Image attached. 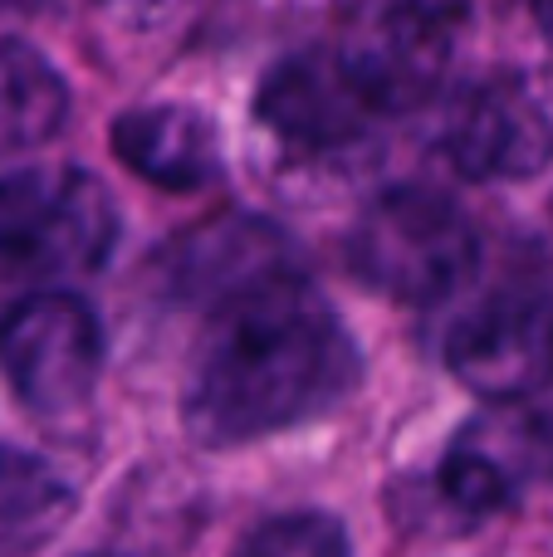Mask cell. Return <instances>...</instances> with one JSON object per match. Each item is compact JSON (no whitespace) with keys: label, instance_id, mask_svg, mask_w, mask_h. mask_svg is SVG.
Instances as JSON below:
<instances>
[{"label":"cell","instance_id":"cell-1","mask_svg":"<svg viewBox=\"0 0 553 557\" xmlns=\"http://www.w3.org/2000/svg\"><path fill=\"white\" fill-rule=\"evenodd\" d=\"M362 352L339 308L294 270L216 298L192 347L182 425L211 450L329 416L358 386Z\"/></svg>","mask_w":553,"mask_h":557},{"label":"cell","instance_id":"cell-2","mask_svg":"<svg viewBox=\"0 0 553 557\" xmlns=\"http://www.w3.org/2000/svg\"><path fill=\"white\" fill-rule=\"evenodd\" d=\"M480 235L451 196L427 186L382 191L348 231V270L362 288L392 304L427 308L470 284Z\"/></svg>","mask_w":553,"mask_h":557},{"label":"cell","instance_id":"cell-3","mask_svg":"<svg viewBox=\"0 0 553 557\" xmlns=\"http://www.w3.org/2000/svg\"><path fill=\"white\" fill-rule=\"evenodd\" d=\"M118 240V206L84 166L0 172V278L54 284L94 274Z\"/></svg>","mask_w":553,"mask_h":557},{"label":"cell","instance_id":"cell-4","mask_svg":"<svg viewBox=\"0 0 553 557\" xmlns=\"http://www.w3.org/2000/svg\"><path fill=\"white\" fill-rule=\"evenodd\" d=\"M456 35V0H353L333 54L378 113H411L446 84Z\"/></svg>","mask_w":553,"mask_h":557},{"label":"cell","instance_id":"cell-5","mask_svg":"<svg viewBox=\"0 0 553 557\" xmlns=\"http://www.w3.org/2000/svg\"><path fill=\"white\" fill-rule=\"evenodd\" d=\"M0 367L29 411L69 416L94 396L103 372L98 313L69 288H39L0 318Z\"/></svg>","mask_w":553,"mask_h":557},{"label":"cell","instance_id":"cell-6","mask_svg":"<svg viewBox=\"0 0 553 557\" xmlns=\"http://www.w3.org/2000/svg\"><path fill=\"white\" fill-rule=\"evenodd\" d=\"M460 386L486 401H525L553 386V288L515 294L466 313L446 337Z\"/></svg>","mask_w":553,"mask_h":557},{"label":"cell","instance_id":"cell-7","mask_svg":"<svg viewBox=\"0 0 553 557\" xmlns=\"http://www.w3.org/2000/svg\"><path fill=\"white\" fill-rule=\"evenodd\" d=\"M441 147L470 182H525L553 166V108L525 78H486L451 103Z\"/></svg>","mask_w":553,"mask_h":557},{"label":"cell","instance_id":"cell-8","mask_svg":"<svg viewBox=\"0 0 553 557\" xmlns=\"http://www.w3.org/2000/svg\"><path fill=\"white\" fill-rule=\"evenodd\" d=\"M549 455V425L519 401H495L480 421H470L446 445L437 465V499L460 523H480L490 513L519 504V494L534 484Z\"/></svg>","mask_w":553,"mask_h":557},{"label":"cell","instance_id":"cell-9","mask_svg":"<svg viewBox=\"0 0 553 557\" xmlns=\"http://www.w3.org/2000/svg\"><path fill=\"white\" fill-rule=\"evenodd\" d=\"M372 117H378V108L348 78L333 45L290 54L265 74L260 94H255V123L265 127V137H274L299 157L343 152L368 133Z\"/></svg>","mask_w":553,"mask_h":557},{"label":"cell","instance_id":"cell-10","mask_svg":"<svg viewBox=\"0 0 553 557\" xmlns=\"http://www.w3.org/2000/svg\"><path fill=\"white\" fill-rule=\"evenodd\" d=\"M113 157L162 191H201L221 176V133L192 103H147L113 117Z\"/></svg>","mask_w":553,"mask_h":557},{"label":"cell","instance_id":"cell-11","mask_svg":"<svg viewBox=\"0 0 553 557\" xmlns=\"http://www.w3.org/2000/svg\"><path fill=\"white\" fill-rule=\"evenodd\" d=\"M274 270H290L284 235L265 221H250V215H225V221L201 225L176 250V284L192 298L201 294L211 304Z\"/></svg>","mask_w":553,"mask_h":557},{"label":"cell","instance_id":"cell-12","mask_svg":"<svg viewBox=\"0 0 553 557\" xmlns=\"http://www.w3.org/2000/svg\"><path fill=\"white\" fill-rule=\"evenodd\" d=\"M69 88L39 49L0 39V162L49 143L64 127Z\"/></svg>","mask_w":553,"mask_h":557},{"label":"cell","instance_id":"cell-13","mask_svg":"<svg viewBox=\"0 0 553 557\" xmlns=\"http://www.w3.org/2000/svg\"><path fill=\"white\" fill-rule=\"evenodd\" d=\"M69 504H74V494L54 465L20 450V445H0V529L54 523Z\"/></svg>","mask_w":553,"mask_h":557},{"label":"cell","instance_id":"cell-14","mask_svg":"<svg viewBox=\"0 0 553 557\" xmlns=\"http://www.w3.org/2000/svg\"><path fill=\"white\" fill-rule=\"evenodd\" d=\"M241 548L255 557H339L348 553V533L329 513H284L245 533Z\"/></svg>","mask_w":553,"mask_h":557},{"label":"cell","instance_id":"cell-15","mask_svg":"<svg viewBox=\"0 0 553 557\" xmlns=\"http://www.w3.org/2000/svg\"><path fill=\"white\" fill-rule=\"evenodd\" d=\"M39 5H49V0H0V15H29Z\"/></svg>","mask_w":553,"mask_h":557},{"label":"cell","instance_id":"cell-16","mask_svg":"<svg viewBox=\"0 0 553 557\" xmlns=\"http://www.w3.org/2000/svg\"><path fill=\"white\" fill-rule=\"evenodd\" d=\"M534 20H539V29H544L549 45H553V0H534Z\"/></svg>","mask_w":553,"mask_h":557}]
</instances>
